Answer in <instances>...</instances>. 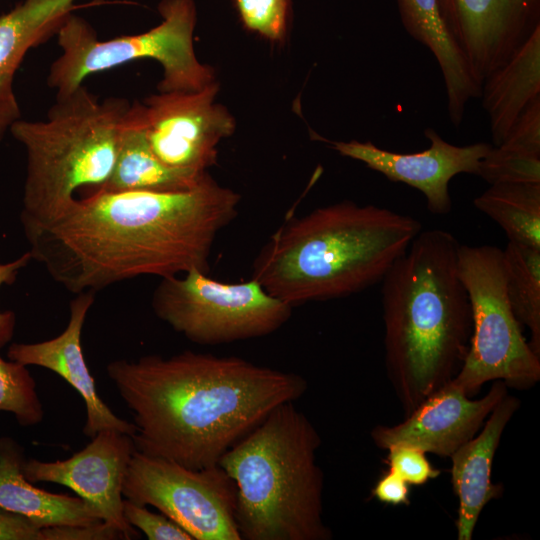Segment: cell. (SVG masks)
Here are the masks:
<instances>
[{
  "mask_svg": "<svg viewBox=\"0 0 540 540\" xmlns=\"http://www.w3.org/2000/svg\"><path fill=\"white\" fill-rule=\"evenodd\" d=\"M76 0H23L0 16V142L21 119L13 84L25 55L56 34Z\"/></svg>",
  "mask_w": 540,
  "mask_h": 540,
  "instance_id": "cell-18",
  "label": "cell"
},
{
  "mask_svg": "<svg viewBox=\"0 0 540 540\" xmlns=\"http://www.w3.org/2000/svg\"><path fill=\"white\" fill-rule=\"evenodd\" d=\"M40 529L27 518L0 508V540H41Z\"/></svg>",
  "mask_w": 540,
  "mask_h": 540,
  "instance_id": "cell-34",
  "label": "cell"
},
{
  "mask_svg": "<svg viewBox=\"0 0 540 540\" xmlns=\"http://www.w3.org/2000/svg\"><path fill=\"white\" fill-rule=\"evenodd\" d=\"M458 270L472 311L468 352L452 382L467 396L490 381L528 389L540 380V356L522 334L506 292L503 250L461 245Z\"/></svg>",
  "mask_w": 540,
  "mask_h": 540,
  "instance_id": "cell-8",
  "label": "cell"
},
{
  "mask_svg": "<svg viewBox=\"0 0 540 540\" xmlns=\"http://www.w3.org/2000/svg\"><path fill=\"white\" fill-rule=\"evenodd\" d=\"M208 176L207 171L171 168L155 156L147 140L141 102L135 101L126 116L113 172L95 192H183Z\"/></svg>",
  "mask_w": 540,
  "mask_h": 540,
  "instance_id": "cell-20",
  "label": "cell"
},
{
  "mask_svg": "<svg viewBox=\"0 0 540 540\" xmlns=\"http://www.w3.org/2000/svg\"><path fill=\"white\" fill-rule=\"evenodd\" d=\"M243 25L250 31L274 41H282L287 32L289 0H235Z\"/></svg>",
  "mask_w": 540,
  "mask_h": 540,
  "instance_id": "cell-27",
  "label": "cell"
},
{
  "mask_svg": "<svg viewBox=\"0 0 540 540\" xmlns=\"http://www.w3.org/2000/svg\"><path fill=\"white\" fill-rule=\"evenodd\" d=\"M31 260L32 256L28 251L12 262L0 264V287L3 284L11 285L19 271L27 266ZM15 321L14 312L0 311V349L12 339Z\"/></svg>",
  "mask_w": 540,
  "mask_h": 540,
  "instance_id": "cell-32",
  "label": "cell"
},
{
  "mask_svg": "<svg viewBox=\"0 0 540 540\" xmlns=\"http://www.w3.org/2000/svg\"><path fill=\"white\" fill-rule=\"evenodd\" d=\"M503 258L512 311L519 323L529 329L528 343L540 356V247L508 241Z\"/></svg>",
  "mask_w": 540,
  "mask_h": 540,
  "instance_id": "cell-24",
  "label": "cell"
},
{
  "mask_svg": "<svg viewBox=\"0 0 540 540\" xmlns=\"http://www.w3.org/2000/svg\"><path fill=\"white\" fill-rule=\"evenodd\" d=\"M421 229L417 219L372 204L319 207L272 234L252 278L291 306L353 295L380 283Z\"/></svg>",
  "mask_w": 540,
  "mask_h": 540,
  "instance_id": "cell-4",
  "label": "cell"
},
{
  "mask_svg": "<svg viewBox=\"0 0 540 540\" xmlns=\"http://www.w3.org/2000/svg\"><path fill=\"white\" fill-rule=\"evenodd\" d=\"M41 540H112L125 536L103 521L90 525H62L40 529Z\"/></svg>",
  "mask_w": 540,
  "mask_h": 540,
  "instance_id": "cell-31",
  "label": "cell"
},
{
  "mask_svg": "<svg viewBox=\"0 0 540 540\" xmlns=\"http://www.w3.org/2000/svg\"><path fill=\"white\" fill-rule=\"evenodd\" d=\"M240 195L210 175L183 192H94L56 220L25 232L32 259L79 294L139 276L209 273L217 234Z\"/></svg>",
  "mask_w": 540,
  "mask_h": 540,
  "instance_id": "cell-1",
  "label": "cell"
},
{
  "mask_svg": "<svg viewBox=\"0 0 540 540\" xmlns=\"http://www.w3.org/2000/svg\"><path fill=\"white\" fill-rule=\"evenodd\" d=\"M321 437L294 402L274 407L218 465L236 486L241 540H330L323 519Z\"/></svg>",
  "mask_w": 540,
  "mask_h": 540,
  "instance_id": "cell-5",
  "label": "cell"
},
{
  "mask_svg": "<svg viewBox=\"0 0 540 540\" xmlns=\"http://www.w3.org/2000/svg\"><path fill=\"white\" fill-rule=\"evenodd\" d=\"M26 367L0 356V411L12 413L22 426H33L42 421L44 411Z\"/></svg>",
  "mask_w": 540,
  "mask_h": 540,
  "instance_id": "cell-25",
  "label": "cell"
},
{
  "mask_svg": "<svg viewBox=\"0 0 540 540\" xmlns=\"http://www.w3.org/2000/svg\"><path fill=\"white\" fill-rule=\"evenodd\" d=\"M386 462L389 470L396 473L409 485H423L437 478L441 471L431 465L426 453L416 447L404 444L387 449Z\"/></svg>",
  "mask_w": 540,
  "mask_h": 540,
  "instance_id": "cell-28",
  "label": "cell"
},
{
  "mask_svg": "<svg viewBox=\"0 0 540 540\" xmlns=\"http://www.w3.org/2000/svg\"><path fill=\"white\" fill-rule=\"evenodd\" d=\"M130 103L100 101L84 85L56 98L44 121L19 119L9 132L26 152L24 231L46 225L66 212L83 187L99 190L110 178Z\"/></svg>",
  "mask_w": 540,
  "mask_h": 540,
  "instance_id": "cell-6",
  "label": "cell"
},
{
  "mask_svg": "<svg viewBox=\"0 0 540 540\" xmlns=\"http://www.w3.org/2000/svg\"><path fill=\"white\" fill-rule=\"evenodd\" d=\"M123 515L132 527L142 531L149 540H193L188 532L164 514L153 513L146 506L125 498Z\"/></svg>",
  "mask_w": 540,
  "mask_h": 540,
  "instance_id": "cell-29",
  "label": "cell"
},
{
  "mask_svg": "<svg viewBox=\"0 0 540 540\" xmlns=\"http://www.w3.org/2000/svg\"><path fill=\"white\" fill-rule=\"evenodd\" d=\"M396 4L406 32L435 57L444 80L449 119L459 127L468 102L480 97L481 87L445 27L438 0H396Z\"/></svg>",
  "mask_w": 540,
  "mask_h": 540,
  "instance_id": "cell-21",
  "label": "cell"
},
{
  "mask_svg": "<svg viewBox=\"0 0 540 540\" xmlns=\"http://www.w3.org/2000/svg\"><path fill=\"white\" fill-rule=\"evenodd\" d=\"M158 11L162 21L152 29L109 40H99L85 19L70 14L56 33L62 54L47 78L56 98L68 96L94 73L140 59L160 63L159 92L198 91L214 82L213 69L199 62L193 47L194 0H161Z\"/></svg>",
  "mask_w": 540,
  "mask_h": 540,
  "instance_id": "cell-7",
  "label": "cell"
},
{
  "mask_svg": "<svg viewBox=\"0 0 540 540\" xmlns=\"http://www.w3.org/2000/svg\"><path fill=\"white\" fill-rule=\"evenodd\" d=\"M507 393V385L497 380L483 397L474 400L450 381L425 398L402 422L375 426L372 441L383 450L404 444L450 458L480 431Z\"/></svg>",
  "mask_w": 540,
  "mask_h": 540,
  "instance_id": "cell-15",
  "label": "cell"
},
{
  "mask_svg": "<svg viewBox=\"0 0 540 540\" xmlns=\"http://www.w3.org/2000/svg\"><path fill=\"white\" fill-rule=\"evenodd\" d=\"M438 5L480 87L540 25V0H438Z\"/></svg>",
  "mask_w": 540,
  "mask_h": 540,
  "instance_id": "cell-13",
  "label": "cell"
},
{
  "mask_svg": "<svg viewBox=\"0 0 540 540\" xmlns=\"http://www.w3.org/2000/svg\"><path fill=\"white\" fill-rule=\"evenodd\" d=\"M477 176L490 185L502 182L540 183V154L494 146L480 161Z\"/></svg>",
  "mask_w": 540,
  "mask_h": 540,
  "instance_id": "cell-26",
  "label": "cell"
},
{
  "mask_svg": "<svg viewBox=\"0 0 540 540\" xmlns=\"http://www.w3.org/2000/svg\"><path fill=\"white\" fill-rule=\"evenodd\" d=\"M371 494L379 502L392 505H409V484L392 471L383 474L371 490Z\"/></svg>",
  "mask_w": 540,
  "mask_h": 540,
  "instance_id": "cell-33",
  "label": "cell"
},
{
  "mask_svg": "<svg viewBox=\"0 0 540 540\" xmlns=\"http://www.w3.org/2000/svg\"><path fill=\"white\" fill-rule=\"evenodd\" d=\"M496 147L540 154V96L520 113L503 142Z\"/></svg>",
  "mask_w": 540,
  "mask_h": 540,
  "instance_id": "cell-30",
  "label": "cell"
},
{
  "mask_svg": "<svg viewBox=\"0 0 540 540\" xmlns=\"http://www.w3.org/2000/svg\"><path fill=\"white\" fill-rule=\"evenodd\" d=\"M122 494L136 504L155 507L193 540H241L236 486L219 465L190 469L135 450Z\"/></svg>",
  "mask_w": 540,
  "mask_h": 540,
  "instance_id": "cell-10",
  "label": "cell"
},
{
  "mask_svg": "<svg viewBox=\"0 0 540 540\" xmlns=\"http://www.w3.org/2000/svg\"><path fill=\"white\" fill-rule=\"evenodd\" d=\"M473 204L502 228L508 241L540 247V183L491 184Z\"/></svg>",
  "mask_w": 540,
  "mask_h": 540,
  "instance_id": "cell-23",
  "label": "cell"
},
{
  "mask_svg": "<svg viewBox=\"0 0 540 540\" xmlns=\"http://www.w3.org/2000/svg\"><path fill=\"white\" fill-rule=\"evenodd\" d=\"M540 96V25L481 87L494 146H499L520 113Z\"/></svg>",
  "mask_w": 540,
  "mask_h": 540,
  "instance_id": "cell-22",
  "label": "cell"
},
{
  "mask_svg": "<svg viewBox=\"0 0 540 540\" xmlns=\"http://www.w3.org/2000/svg\"><path fill=\"white\" fill-rule=\"evenodd\" d=\"M449 231H420L383 277L384 360L405 415L459 372L472 311Z\"/></svg>",
  "mask_w": 540,
  "mask_h": 540,
  "instance_id": "cell-3",
  "label": "cell"
},
{
  "mask_svg": "<svg viewBox=\"0 0 540 540\" xmlns=\"http://www.w3.org/2000/svg\"><path fill=\"white\" fill-rule=\"evenodd\" d=\"M424 136L430 146L414 153H397L382 149L371 141H333L318 136L340 155L365 164L392 182H400L419 190L426 198L427 209L434 215H446L452 209L449 194L451 179L461 173L477 175L480 161L492 146L477 142L466 146L453 145L433 128Z\"/></svg>",
  "mask_w": 540,
  "mask_h": 540,
  "instance_id": "cell-14",
  "label": "cell"
},
{
  "mask_svg": "<svg viewBox=\"0 0 540 540\" xmlns=\"http://www.w3.org/2000/svg\"><path fill=\"white\" fill-rule=\"evenodd\" d=\"M519 407L520 400L507 393L493 408L480 431L450 457L451 482L458 498V540L473 538L484 507L502 495V486L491 481L492 465L503 432Z\"/></svg>",
  "mask_w": 540,
  "mask_h": 540,
  "instance_id": "cell-17",
  "label": "cell"
},
{
  "mask_svg": "<svg viewBox=\"0 0 540 540\" xmlns=\"http://www.w3.org/2000/svg\"><path fill=\"white\" fill-rule=\"evenodd\" d=\"M106 372L133 413L136 450L190 469L218 465L274 407L308 388L293 372L190 350L114 360Z\"/></svg>",
  "mask_w": 540,
  "mask_h": 540,
  "instance_id": "cell-2",
  "label": "cell"
},
{
  "mask_svg": "<svg viewBox=\"0 0 540 540\" xmlns=\"http://www.w3.org/2000/svg\"><path fill=\"white\" fill-rule=\"evenodd\" d=\"M135 450L132 436L103 430L72 457L54 462L30 459L23 462L22 472L30 482L67 486L93 506L105 524L125 539H134L139 534L124 518L122 487Z\"/></svg>",
  "mask_w": 540,
  "mask_h": 540,
  "instance_id": "cell-12",
  "label": "cell"
},
{
  "mask_svg": "<svg viewBox=\"0 0 540 540\" xmlns=\"http://www.w3.org/2000/svg\"><path fill=\"white\" fill-rule=\"evenodd\" d=\"M159 319L200 345L263 337L291 317L290 304L269 294L256 280L225 283L191 270L162 278L152 297Z\"/></svg>",
  "mask_w": 540,
  "mask_h": 540,
  "instance_id": "cell-9",
  "label": "cell"
},
{
  "mask_svg": "<svg viewBox=\"0 0 540 540\" xmlns=\"http://www.w3.org/2000/svg\"><path fill=\"white\" fill-rule=\"evenodd\" d=\"M22 448L10 438H0V508L21 515L39 528L90 525L102 521L93 506L80 497L39 489L22 472Z\"/></svg>",
  "mask_w": 540,
  "mask_h": 540,
  "instance_id": "cell-19",
  "label": "cell"
},
{
  "mask_svg": "<svg viewBox=\"0 0 540 540\" xmlns=\"http://www.w3.org/2000/svg\"><path fill=\"white\" fill-rule=\"evenodd\" d=\"M214 81L198 91L159 92L141 102L145 132L155 156L176 169L207 171L217 145L235 130V120L215 98Z\"/></svg>",
  "mask_w": 540,
  "mask_h": 540,
  "instance_id": "cell-11",
  "label": "cell"
},
{
  "mask_svg": "<svg viewBox=\"0 0 540 540\" xmlns=\"http://www.w3.org/2000/svg\"><path fill=\"white\" fill-rule=\"evenodd\" d=\"M94 292L77 294L70 302L69 321L57 337L38 343H13L7 357L22 365L47 368L65 379L83 398L87 419L83 433L92 438L103 430H115L133 436V423L115 415L97 393L95 381L87 367L81 333L87 313L94 303Z\"/></svg>",
  "mask_w": 540,
  "mask_h": 540,
  "instance_id": "cell-16",
  "label": "cell"
}]
</instances>
